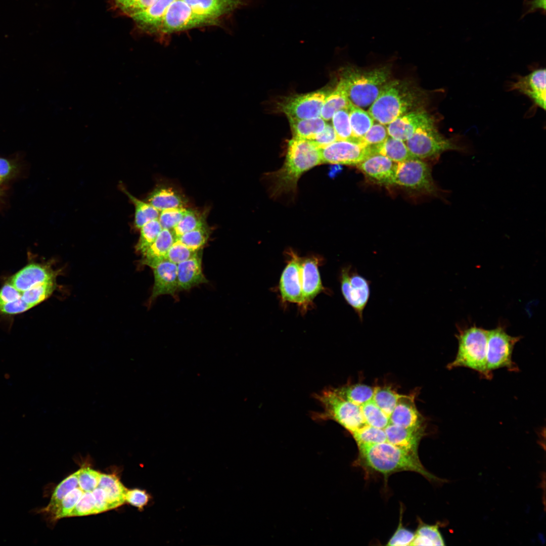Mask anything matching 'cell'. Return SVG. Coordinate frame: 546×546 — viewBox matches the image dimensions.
Segmentation results:
<instances>
[{
    "label": "cell",
    "mask_w": 546,
    "mask_h": 546,
    "mask_svg": "<svg viewBox=\"0 0 546 546\" xmlns=\"http://www.w3.org/2000/svg\"><path fill=\"white\" fill-rule=\"evenodd\" d=\"M218 19L195 12L183 0H175L168 7L160 30L170 33L218 24Z\"/></svg>",
    "instance_id": "cell-10"
},
{
    "label": "cell",
    "mask_w": 546,
    "mask_h": 546,
    "mask_svg": "<svg viewBox=\"0 0 546 546\" xmlns=\"http://www.w3.org/2000/svg\"><path fill=\"white\" fill-rule=\"evenodd\" d=\"M31 306L22 298L16 301L0 305V315H14L25 312Z\"/></svg>",
    "instance_id": "cell-53"
},
{
    "label": "cell",
    "mask_w": 546,
    "mask_h": 546,
    "mask_svg": "<svg viewBox=\"0 0 546 546\" xmlns=\"http://www.w3.org/2000/svg\"><path fill=\"white\" fill-rule=\"evenodd\" d=\"M294 138L312 140L324 129L326 122L321 117L310 119L288 118Z\"/></svg>",
    "instance_id": "cell-30"
},
{
    "label": "cell",
    "mask_w": 546,
    "mask_h": 546,
    "mask_svg": "<svg viewBox=\"0 0 546 546\" xmlns=\"http://www.w3.org/2000/svg\"><path fill=\"white\" fill-rule=\"evenodd\" d=\"M322 163L321 148L311 140L294 138L288 142L285 161L278 170L267 174L271 196L295 193L301 175Z\"/></svg>",
    "instance_id": "cell-1"
},
{
    "label": "cell",
    "mask_w": 546,
    "mask_h": 546,
    "mask_svg": "<svg viewBox=\"0 0 546 546\" xmlns=\"http://www.w3.org/2000/svg\"><path fill=\"white\" fill-rule=\"evenodd\" d=\"M358 447V464L385 476L400 471L417 472L430 481L444 482L424 467L418 453L397 447L390 443L361 444Z\"/></svg>",
    "instance_id": "cell-2"
},
{
    "label": "cell",
    "mask_w": 546,
    "mask_h": 546,
    "mask_svg": "<svg viewBox=\"0 0 546 546\" xmlns=\"http://www.w3.org/2000/svg\"><path fill=\"white\" fill-rule=\"evenodd\" d=\"M445 545L439 526L420 523L411 545L437 546Z\"/></svg>",
    "instance_id": "cell-34"
},
{
    "label": "cell",
    "mask_w": 546,
    "mask_h": 546,
    "mask_svg": "<svg viewBox=\"0 0 546 546\" xmlns=\"http://www.w3.org/2000/svg\"><path fill=\"white\" fill-rule=\"evenodd\" d=\"M521 336L509 335L502 326L488 330L486 352V369L492 375L493 371L506 368L517 372L519 368L512 360V353Z\"/></svg>",
    "instance_id": "cell-8"
},
{
    "label": "cell",
    "mask_w": 546,
    "mask_h": 546,
    "mask_svg": "<svg viewBox=\"0 0 546 546\" xmlns=\"http://www.w3.org/2000/svg\"><path fill=\"white\" fill-rule=\"evenodd\" d=\"M340 281L341 292L345 300L353 308L362 323L363 312L370 297V282L351 265L342 268Z\"/></svg>",
    "instance_id": "cell-11"
},
{
    "label": "cell",
    "mask_w": 546,
    "mask_h": 546,
    "mask_svg": "<svg viewBox=\"0 0 546 546\" xmlns=\"http://www.w3.org/2000/svg\"><path fill=\"white\" fill-rule=\"evenodd\" d=\"M322 163L357 165L373 154L372 148L359 140H337L321 148Z\"/></svg>",
    "instance_id": "cell-12"
},
{
    "label": "cell",
    "mask_w": 546,
    "mask_h": 546,
    "mask_svg": "<svg viewBox=\"0 0 546 546\" xmlns=\"http://www.w3.org/2000/svg\"><path fill=\"white\" fill-rule=\"evenodd\" d=\"M322 411L312 415L316 421L333 420L337 422L351 434L367 425L360 405H358L340 396L334 388L324 389L315 394Z\"/></svg>",
    "instance_id": "cell-6"
},
{
    "label": "cell",
    "mask_w": 546,
    "mask_h": 546,
    "mask_svg": "<svg viewBox=\"0 0 546 546\" xmlns=\"http://www.w3.org/2000/svg\"><path fill=\"white\" fill-rule=\"evenodd\" d=\"M389 423L404 428L422 427L423 420L414 396L400 394L389 417Z\"/></svg>",
    "instance_id": "cell-23"
},
{
    "label": "cell",
    "mask_w": 546,
    "mask_h": 546,
    "mask_svg": "<svg viewBox=\"0 0 546 546\" xmlns=\"http://www.w3.org/2000/svg\"><path fill=\"white\" fill-rule=\"evenodd\" d=\"M83 492L79 486L70 491L62 500L55 512L48 517L51 521L54 522L68 517Z\"/></svg>",
    "instance_id": "cell-45"
},
{
    "label": "cell",
    "mask_w": 546,
    "mask_h": 546,
    "mask_svg": "<svg viewBox=\"0 0 546 546\" xmlns=\"http://www.w3.org/2000/svg\"><path fill=\"white\" fill-rule=\"evenodd\" d=\"M434 120L430 114L419 108L400 115L387 124L388 135L405 142L417 129Z\"/></svg>",
    "instance_id": "cell-17"
},
{
    "label": "cell",
    "mask_w": 546,
    "mask_h": 546,
    "mask_svg": "<svg viewBox=\"0 0 546 546\" xmlns=\"http://www.w3.org/2000/svg\"><path fill=\"white\" fill-rule=\"evenodd\" d=\"M151 498L150 494L145 490L138 488L127 489L125 496L126 502L140 510L144 509L149 503Z\"/></svg>",
    "instance_id": "cell-52"
},
{
    "label": "cell",
    "mask_w": 546,
    "mask_h": 546,
    "mask_svg": "<svg viewBox=\"0 0 546 546\" xmlns=\"http://www.w3.org/2000/svg\"><path fill=\"white\" fill-rule=\"evenodd\" d=\"M79 470V487L83 491H93L98 486L101 473L88 467Z\"/></svg>",
    "instance_id": "cell-49"
},
{
    "label": "cell",
    "mask_w": 546,
    "mask_h": 546,
    "mask_svg": "<svg viewBox=\"0 0 546 546\" xmlns=\"http://www.w3.org/2000/svg\"><path fill=\"white\" fill-rule=\"evenodd\" d=\"M546 0H525L523 3L524 10L521 18L525 15L534 13L537 10L545 14Z\"/></svg>",
    "instance_id": "cell-57"
},
{
    "label": "cell",
    "mask_w": 546,
    "mask_h": 546,
    "mask_svg": "<svg viewBox=\"0 0 546 546\" xmlns=\"http://www.w3.org/2000/svg\"><path fill=\"white\" fill-rule=\"evenodd\" d=\"M348 110L353 136L361 140L374 124V119L368 112L351 103Z\"/></svg>",
    "instance_id": "cell-33"
},
{
    "label": "cell",
    "mask_w": 546,
    "mask_h": 546,
    "mask_svg": "<svg viewBox=\"0 0 546 546\" xmlns=\"http://www.w3.org/2000/svg\"><path fill=\"white\" fill-rule=\"evenodd\" d=\"M79 470L72 474L61 481L53 491L50 503L44 508L37 511V513L51 515L56 510L64 497L72 490L78 486Z\"/></svg>",
    "instance_id": "cell-32"
},
{
    "label": "cell",
    "mask_w": 546,
    "mask_h": 546,
    "mask_svg": "<svg viewBox=\"0 0 546 546\" xmlns=\"http://www.w3.org/2000/svg\"><path fill=\"white\" fill-rule=\"evenodd\" d=\"M337 140L336 132L332 125L326 123L324 130L312 141L320 148L325 147Z\"/></svg>",
    "instance_id": "cell-54"
},
{
    "label": "cell",
    "mask_w": 546,
    "mask_h": 546,
    "mask_svg": "<svg viewBox=\"0 0 546 546\" xmlns=\"http://www.w3.org/2000/svg\"><path fill=\"white\" fill-rule=\"evenodd\" d=\"M422 101V93L408 81H388L368 112L374 120L387 125L400 115L419 109Z\"/></svg>",
    "instance_id": "cell-3"
},
{
    "label": "cell",
    "mask_w": 546,
    "mask_h": 546,
    "mask_svg": "<svg viewBox=\"0 0 546 546\" xmlns=\"http://www.w3.org/2000/svg\"><path fill=\"white\" fill-rule=\"evenodd\" d=\"M332 119V126L336 132L337 140H359L354 139L353 136L348 109L338 111Z\"/></svg>",
    "instance_id": "cell-42"
},
{
    "label": "cell",
    "mask_w": 546,
    "mask_h": 546,
    "mask_svg": "<svg viewBox=\"0 0 546 546\" xmlns=\"http://www.w3.org/2000/svg\"><path fill=\"white\" fill-rule=\"evenodd\" d=\"M58 271L48 263H30L10 277L8 281L21 292L34 286L56 280Z\"/></svg>",
    "instance_id": "cell-16"
},
{
    "label": "cell",
    "mask_w": 546,
    "mask_h": 546,
    "mask_svg": "<svg viewBox=\"0 0 546 546\" xmlns=\"http://www.w3.org/2000/svg\"><path fill=\"white\" fill-rule=\"evenodd\" d=\"M22 293L8 281L0 289V305L21 298Z\"/></svg>",
    "instance_id": "cell-55"
},
{
    "label": "cell",
    "mask_w": 546,
    "mask_h": 546,
    "mask_svg": "<svg viewBox=\"0 0 546 546\" xmlns=\"http://www.w3.org/2000/svg\"><path fill=\"white\" fill-rule=\"evenodd\" d=\"M206 225L203 216L195 210L187 209L182 218L172 230L175 238Z\"/></svg>",
    "instance_id": "cell-41"
},
{
    "label": "cell",
    "mask_w": 546,
    "mask_h": 546,
    "mask_svg": "<svg viewBox=\"0 0 546 546\" xmlns=\"http://www.w3.org/2000/svg\"><path fill=\"white\" fill-rule=\"evenodd\" d=\"M202 256L200 250L190 258L177 264L179 290H188L208 282L203 272Z\"/></svg>",
    "instance_id": "cell-21"
},
{
    "label": "cell",
    "mask_w": 546,
    "mask_h": 546,
    "mask_svg": "<svg viewBox=\"0 0 546 546\" xmlns=\"http://www.w3.org/2000/svg\"><path fill=\"white\" fill-rule=\"evenodd\" d=\"M390 71L387 66L370 70L347 68L342 73V82L349 102L360 108L370 107L389 81Z\"/></svg>",
    "instance_id": "cell-4"
},
{
    "label": "cell",
    "mask_w": 546,
    "mask_h": 546,
    "mask_svg": "<svg viewBox=\"0 0 546 546\" xmlns=\"http://www.w3.org/2000/svg\"><path fill=\"white\" fill-rule=\"evenodd\" d=\"M393 185L430 194L437 191L429 166L417 158L397 163Z\"/></svg>",
    "instance_id": "cell-9"
},
{
    "label": "cell",
    "mask_w": 546,
    "mask_h": 546,
    "mask_svg": "<svg viewBox=\"0 0 546 546\" xmlns=\"http://www.w3.org/2000/svg\"><path fill=\"white\" fill-rule=\"evenodd\" d=\"M318 259L314 256L301 259V283L303 304L306 308L324 288L318 269Z\"/></svg>",
    "instance_id": "cell-19"
},
{
    "label": "cell",
    "mask_w": 546,
    "mask_h": 546,
    "mask_svg": "<svg viewBox=\"0 0 546 546\" xmlns=\"http://www.w3.org/2000/svg\"><path fill=\"white\" fill-rule=\"evenodd\" d=\"M398 527L388 540L386 545L393 546L411 545L415 533L404 527L402 523V513Z\"/></svg>",
    "instance_id": "cell-51"
},
{
    "label": "cell",
    "mask_w": 546,
    "mask_h": 546,
    "mask_svg": "<svg viewBox=\"0 0 546 546\" xmlns=\"http://www.w3.org/2000/svg\"><path fill=\"white\" fill-rule=\"evenodd\" d=\"M175 239L171 230L162 229L154 242L142 254V263L152 268L166 260V254Z\"/></svg>",
    "instance_id": "cell-26"
},
{
    "label": "cell",
    "mask_w": 546,
    "mask_h": 546,
    "mask_svg": "<svg viewBox=\"0 0 546 546\" xmlns=\"http://www.w3.org/2000/svg\"><path fill=\"white\" fill-rule=\"evenodd\" d=\"M357 445L387 441L384 429L366 425L351 434Z\"/></svg>",
    "instance_id": "cell-44"
},
{
    "label": "cell",
    "mask_w": 546,
    "mask_h": 546,
    "mask_svg": "<svg viewBox=\"0 0 546 546\" xmlns=\"http://www.w3.org/2000/svg\"><path fill=\"white\" fill-rule=\"evenodd\" d=\"M175 0H158L146 10L133 15L131 19L141 29L153 32L160 30L164 15L169 5Z\"/></svg>",
    "instance_id": "cell-25"
},
{
    "label": "cell",
    "mask_w": 546,
    "mask_h": 546,
    "mask_svg": "<svg viewBox=\"0 0 546 546\" xmlns=\"http://www.w3.org/2000/svg\"><path fill=\"white\" fill-rule=\"evenodd\" d=\"M147 202L159 211L167 209L185 207L182 197L170 188L160 187L155 189L148 197Z\"/></svg>",
    "instance_id": "cell-29"
},
{
    "label": "cell",
    "mask_w": 546,
    "mask_h": 546,
    "mask_svg": "<svg viewBox=\"0 0 546 546\" xmlns=\"http://www.w3.org/2000/svg\"><path fill=\"white\" fill-rule=\"evenodd\" d=\"M334 389L342 397L358 405L371 400L374 391V388L361 384L347 385Z\"/></svg>",
    "instance_id": "cell-35"
},
{
    "label": "cell",
    "mask_w": 546,
    "mask_h": 546,
    "mask_svg": "<svg viewBox=\"0 0 546 546\" xmlns=\"http://www.w3.org/2000/svg\"><path fill=\"white\" fill-rule=\"evenodd\" d=\"M14 167L6 159L0 158V182L8 179L13 173Z\"/></svg>",
    "instance_id": "cell-58"
},
{
    "label": "cell",
    "mask_w": 546,
    "mask_h": 546,
    "mask_svg": "<svg viewBox=\"0 0 546 546\" xmlns=\"http://www.w3.org/2000/svg\"><path fill=\"white\" fill-rule=\"evenodd\" d=\"M326 96L325 92L317 90L288 97L279 103V109L288 118L303 119L320 117Z\"/></svg>",
    "instance_id": "cell-13"
},
{
    "label": "cell",
    "mask_w": 546,
    "mask_h": 546,
    "mask_svg": "<svg viewBox=\"0 0 546 546\" xmlns=\"http://www.w3.org/2000/svg\"><path fill=\"white\" fill-rule=\"evenodd\" d=\"M290 259L284 269L279 282L281 296L284 301L298 304L303 301L301 283V259L293 250L289 251Z\"/></svg>",
    "instance_id": "cell-14"
},
{
    "label": "cell",
    "mask_w": 546,
    "mask_h": 546,
    "mask_svg": "<svg viewBox=\"0 0 546 546\" xmlns=\"http://www.w3.org/2000/svg\"><path fill=\"white\" fill-rule=\"evenodd\" d=\"M371 147L374 154L382 155L397 163L416 158L405 142L389 136L382 143Z\"/></svg>",
    "instance_id": "cell-27"
},
{
    "label": "cell",
    "mask_w": 546,
    "mask_h": 546,
    "mask_svg": "<svg viewBox=\"0 0 546 546\" xmlns=\"http://www.w3.org/2000/svg\"><path fill=\"white\" fill-rule=\"evenodd\" d=\"M209 236V231L206 224L186 233L176 238L187 247L194 251L201 250L206 243Z\"/></svg>",
    "instance_id": "cell-43"
},
{
    "label": "cell",
    "mask_w": 546,
    "mask_h": 546,
    "mask_svg": "<svg viewBox=\"0 0 546 546\" xmlns=\"http://www.w3.org/2000/svg\"><path fill=\"white\" fill-rule=\"evenodd\" d=\"M405 143L415 157L421 160L436 158L447 151L463 150L453 138L438 131L435 120L419 128Z\"/></svg>",
    "instance_id": "cell-7"
},
{
    "label": "cell",
    "mask_w": 546,
    "mask_h": 546,
    "mask_svg": "<svg viewBox=\"0 0 546 546\" xmlns=\"http://www.w3.org/2000/svg\"><path fill=\"white\" fill-rule=\"evenodd\" d=\"M424 427L404 428L388 424L384 429L387 441L407 451L416 453L419 442L424 435Z\"/></svg>",
    "instance_id": "cell-22"
},
{
    "label": "cell",
    "mask_w": 546,
    "mask_h": 546,
    "mask_svg": "<svg viewBox=\"0 0 546 546\" xmlns=\"http://www.w3.org/2000/svg\"><path fill=\"white\" fill-rule=\"evenodd\" d=\"M56 287V280L46 282L21 292V298L32 308L51 296Z\"/></svg>",
    "instance_id": "cell-37"
},
{
    "label": "cell",
    "mask_w": 546,
    "mask_h": 546,
    "mask_svg": "<svg viewBox=\"0 0 546 546\" xmlns=\"http://www.w3.org/2000/svg\"><path fill=\"white\" fill-rule=\"evenodd\" d=\"M388 136L387 127L378 122L373 124L361 140L369 146H374L382 143Z\"/></svg>",
    "instance_id": "cell-50"
},
{
    "label": "cell",
    "mask_w": 546,
    "mask_h": 546,
    "mask_svg": "<svg viewBox=\"0 0 546 546\" xmlns=\"http://www.w3.org/2000/svg\"><path fill=\"white\" fill-rule=\"evenodd\" d=\"M124 193L127 196L134 205V225L138 229H140L148 222L158 219L160 211L147 202L141 200L132 195L126 189H122Z\"/></svg>",
    "instance_id": "cell-36"
},
{
    "label": "cell",
    "mask_w": 546,
    "mask_h": 546,
    "mask_svg": "<svg viewBox=\"0 0 546 546\" xmlns=\"http://www.w3.org/2000/svg\"><path fill=\"white\" fill-rule=\"evenodd\" d=\"M400 395L389 387H378L374 388L372 399L390 417Z\"/></svg>",
    "instance_id": "cell-40"
},
{
    "label": "cell",
    "mask_w": 546,
    "mask_h": 546,
    "mask_svg": "<svg viewBox=\"0 0 546 546\" xmlns=\"http://www.w3.org/2000/svg\"><path fill=\"white\" fill-rule=\"evenodd\" d=\"M360 408L367 425L384 429L389 424V417L372 399L361 405Z\"/></svg>",
    "instance_id": "cell-38"
},
{
    "label": "cell",
    "mask_w": 546,
    "mask_h": 546,
    "mask_svg": "<svg viewBox=\"0 0 546 546\" xmlns=\"http://www.w3.org/2000/svg\"><path fill=\"white\" fill-rule=\"evenodd\" d=\"M140 229V237L135 248L138 253L142 254L154 242L163 229L158 219H155L148 222Z\"/></svg>",
    "instance_id": "cell-39"
},
{
    "label": "cell",
    "mask_w": 546,
    "mask_h": 546,
    "mask_svg": "<svg viewBox=\"0 0 546 546\" xmlns=\"http://www.w3.org/2000/svg\"><path fill=\"white\" fill-rule=\"evenodd\" d=\"M185 207L172 208L160 212L158 218L163 229L172 230L186 213Z\"/></svg>",
    "instance_id": "cell-46"
},
{
    "label": "cell",
    "mask_w": 546,
    "mask_h": 546,
    "mask_svg": "<svg viewBox=\"0 0 546 546\" xmlns=\"http://www.w3.org/2000/svg\"><path fill=\"white\" fill-rule=\"evenodd\" d=\"M195 12L213 18L250 4V0H183Z\"/></svg>",
    "instance_id": "cell-24"
},
{
    "label": "cell",
    "mask_w": 546,
    "mask_h": 546,
    "mask_svg": "<svg viewBox=\"0 0 546 546\" xmlns=\"http://www.w3.org/2000/svg\"><path fill=\"white\" fill-rule=\"evenodd\" d=\"M92 492L95 500L96 514L109 510L106 497L103 490L98 486Z\"/></svg>",
    "instance_id": "cell-56"
},
{
    "label": "cell",
    "mask_w": 546,
    "mask_h": 546,
    "mask_svg": "<svg viewBox=\"0 0 546 546\" xmlns=\"http://www.w3.org/2000/svg\"><path fill=\"white\" fill-rule=\"evenodd\" d=\"M95 514H96L95 503L92 492L84 491L68 517Z\"/></svg>",
    "instance_id": "cell-48"
},
{
    "label": "cell",
    "mask_w": 546,
    "mask_h": 546,
    "mask_svg": "<svg viewBox=\"0 0 546 546\" xmlns=\"http://www.w3.org/2000/svg\"><path fill=\"white\" fill-rule=\"evenodd\" d=\"M488 330L472 326L459 330L456 335L458 349L455 358L448 365L449 369L466 368L479 373L482 378L492 377L486 369Z\"/></svg>",
    "instance_id": "cell-5"
},
{
    "label": "cell",
    "mask_w": 546,
    "mask_h": 546,
    "mask_svg": "<svg viewBox=\"0 0 546 546\" xmlns=\"http://www.w3.org/2000/svg\"><path fill=\"white\" fill-rule=\"evenodd\" d=\"M397 163L379 154H373L358 164V169L370 180L380 185H393Z\"/></svg>",
    "instance_id": "cell-18"
},
{
    "label": "cell",
    "mask_w": 546,
    "mask_h": 546,
    "mask_svg": "<svg viewBox=\"0 0 546 546\" xmlns=\"http://www.w3.org/2000/svg\"><path fill=\"white\" fill-rule=\"evenodd\" d=\"M196 252L192 250L176 239L169 248L165 259L177 264L191 257Z\"/></svg>",
    "instance_id": "cell-47"
},
{
    "label": "cell",
    "mask_w": 546,
    "mask_h": 546,
    "mask_svg": "<svg viewBox=\"0 0 546 546\" xmlns=\"http://www.w3.org/2000/svg\"><path fill=\"white\" fill-rule=\"evenodd\" d=\"M545 69H535L525 76L517 77L509 85L510 90H517L528 97L534 106L545 110L546 105Z\"/></svg>",
    "instance_id": "cell-15"
},
{
    "label": "cell",
    "mask_w": 546,
    "mask_h": 546,
    "mask_svg": "<svg viewBox=\"0 0 546 546\" xmlns=\"http://www.w3.org/2000/svg\"><path fill=\"white\" fill-rule=\"evenodd\" d=\"M350 104L344 86L340 80L335 89L326 96L322 108L321 117L324 120L329 121L338 111L348 109Z\"/></svg>",
    "instance_id": "cell-31"
},
{
    "label": "cell",
    "mask_w": 546,
    "mask_h": 546,
    "mask_svg": "<svg viewBox=\"0 0 546 546\" xmlns=\"http://www.w3.org/2000/svg\"><path fill=\"white\" fill-rule=\"evenodd\" d=\"M98 486L105 492L109 510L116 508L125 502L127 489L116 476L101 473Z\"/></svg>",
    "instance_id": "cell-28"
},
{
    "label": "cell",
    "mask_w": 546,
    "mask_h": 546,
    "mask_svg": "<svg viewBox=\"0 0 546 546\" xmlns=\"http://www.w3.org/2000/svg\"><path fill=\"white\" fill-rule=\"evenodd\" d=\"M154 274V285L150 301L161 295H174L178 291L177 264L164 260L152 268Z\"/></svg>",
    "instance_id": "cell-20"
}]
</instances>
